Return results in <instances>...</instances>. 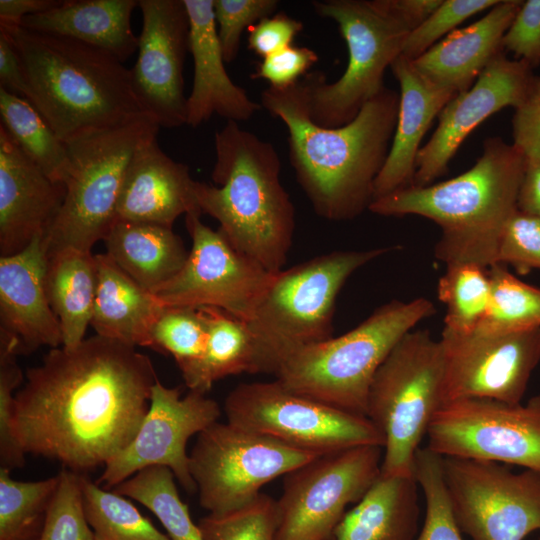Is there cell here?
I'll use <instances>...</instances> for the list:
<instances>
[{
    "mask_svg": "<svg viewBox=\"0 0 540 540\" xmlns=\"http://www.w3.org/2000/svg\"><path fill=\"white\" fill-rule=\"evenodd\" d=\"M158 380L147 355L96 334L52 348L16 391L15 439L77 473L105 466L135 437Z\"/></svg>",
    "mask_w": 540,
    "mask_h": 540,
    "instance_id": "obj_1",
    "label": "cell"
},
{
    "mask_svg": "<svg viewBox=\"0 0 540 540\" xmlns=\"http://www.w3.org/2000/svg\"><path fill=\"white\" fill-rule=\"evenodd\" d=\"M499 0H442L435 11L412 30L403 45L402 54L415 60L432 46L456 30L471 16L494 7Z\"/></svg>",
    "mask_w": 540,
    "mask_h": 540,
    "instance_id": "obj_44",
    "label": "cell"
},
{
    "mask_svg": "<svg viewBox=\"0 0 540 540\" xmlns=\"http://www.w3.org/2000/svg\"><path fill=\"white\" fill-rule=\"evenodd\" d=\"M437 285L438 299L445 305L444 329L470 334L487 315L491 299L488 269L473 263L446 266Z\"/></svg>",
    "mask_w": 540,
    "mask_h": 540,
    "instance_id": "obj_35",
    "label": "cell"
},
{
    "mask_svg": "<svg viewBox=\"0 0 540 540\" xmlns=\"http://www.w3.org/2000/svg\"><path fill=\"white\" fill-rule=\"evenodd\" d=\"M159 128L147 115L119 126L90 129L65 142L69 158L66 194L43 235L47 255L65 248L92 252L105 238L115 222L128 164Z\"/></svg>",
    "mask_w": 540,
    "mask_h": 540,
    "instance_id": "obj_8",
    "label": "cell"
},
{
    "mask_svg": "<svg viewBox=\"0 0 540 540\" xmlns=\"http://www.w3.org/2000/svg\"><path fill=\"white\" fill-rule=\"evenodd\" d=\"M207 338L201 307L166 306L152 331V350L171 355L184 375L202 358Z\"/></svg>",
    "mask_w": 540,
    "mask_h": 540,
    "instance_id": "obj_39",
    "label": "cell"
},
{
    "mask_svg": "<svg viewBox=\"0 0 540 540\" xmlns=\"http://www.w3.org/2000/svg\"><path fill=\"white\" fill-rule=\"evenodd\" d=\"M526 165L524 152L500 137L484 140L482 155L462 174L424 187L411 186L376 199L382 216L419 215L441 228L435 257L447 265L497 264L503 230L517 210Z\"/></svg>",
    "mask_w": 540,
    "mask_h": 540,
    "instance_id": "obj_3",
    "label": "cell"
},
{
    "mask_svg": "<svg viewBox=\"0 0 540 540\" xmlns=\"http://www.w3.org/2000/svg\"><path fill=\"white\" fill-rule=\"evenodd\" d=\"M319 60L311 48L291 45L263 58L251 74L252 79H263L270 87L286 88L300 81Z\"/></svg>",
    "mask_w": 540,
    "mask_h": 540,
    "instance_id": "obj_47",
    "label": "cell"
},
{
    "mask_svg": "<svg viewBox=\"0 0 540 540\" xmlns=\"http://www.w3.org/2000/svg\"><path fill=\"white\" fill-rule=\"evenodd\" d=\"M47 261L42 235L22 251L0 257V337L13 341L19 355L63 346L46 291Z\"/></svg>",
    "mask_w": 540,
    "mask_h": 540,
    "instance_id": "obj_21",
    "label": "cell"
},
{
    "mask_svg": "<svg viewBox=\"0 0 540 540\" xmlns=\"http://www.w3.org/2000/svg\"><path fill=\"white\" fill-rule=\"evenodd\" d=\"M390 68L400 87L399 110L387 158L374 183V200L414 185L423 137L457 95L426 80L403 55Z\"/></svg>",
    "mask_w": 540,
    "mask_h": 540,
    "instance_id": "obj_25",
    "label": "cell"
},
{
    "mask_svg": "<svg viewBox=\"0 0 540 540\" xmlns=\"http://www.w3.org/2000/svg\"><path fill=\"white\" fill-rule=\"evenodd\" d=\"M14 342L0 337V469L12 471L25 464V452L12 429L14 398L25 377L17 362Z\"/></svg>",
    "mask_w": 540,
    "mask_h": 540,
    "instance_id": "obj_43",
    "label": "cell"
},
{
    "mask_svg": "<svg viewBox=\"0 0 540 540\" xmlns=\"http://www.w3.org/2000/svg\"><path fill=\"white\" fill-rule=\"evenodd\" d=\"M58 482L19 481L0 469V540H36Z\"/></svg>",
    "mask_w": 540,
    "mask_h": 540,
    "instance_id": "obj_38",
    "label": "cell"
},
{
    "mask_svg": "<svg viewBox=\"0 0 540 540\" xmlns=\"http://www.w3.org/2000/svg\"><path fill=\"white\" fill-rule=\"evenodd\" d=\"M58 0H0V26H20L22 20L58 6Z\"/></svg>",
    "mask_w": 540,
    "mask_h": 540,
    "instance_id": "obj_54",
    "label": "cell"
},
{
    "mask_svg": "<svg viewBox=\"0 0 540 540\" xmlns=\"http://www.w3.org/2000/svg\"><path fill=\"white\" fill-rule=\"evenodd\" d=\"M379 2L411 32L435 11L442 0H379Z\"/></svg>",
    "mask_w": 540,
    "mask_h": 540,
    "instance_id": "obj_52",
    "label": "cell"
},
{
    "mask_svg": "<svg viewBox=\"0 0 540 540\" xmlns=\"http://www.w3.org/2000/svg\"><path fill=\"white\" fill-rule=\"evenodd\" d=\"M95 258L98 280L90 325L96 335L153 349L152 331L166 306L106 253Z\"/></svg>",
    "mask_w": 540,
    "mask_h": 540,
    "instance_id": "obj_28",
    "label": "cell"
},
{
    "mask_svg": "<svg viewBox=\"0 0 540 540\" xmlns=\"http://www.w3.org/2000/svg\"><path fill=\"white\" fill-rule=\"evenodd\" d=\"M103 241L113 262L151 293L173 279L189 255L173 228L158 224L116 220Z\"/></svg>",
    "mask_w": 540,
    "mask_h": 540,
    "instance_id": "obj_30",
    "label": "cell"
},
{
    "mask_svg": "<svg viewBox=\"0 0 540 540\" xmlns=\"http://www.w3.org/2000/svg\"><path fill=\"white\" fill-rule=\"evenodd\" d=\"M83 509L94 540H172L135 505L113 490L82 476Z\"/></svg>",
    "mask_w": 540,
    "mask_h": 540,
    "instance_id": "obj_36",
    "label": "cell"
},
{
    "mask_svg": "<svg viewBox=\"0 0 540 540\" xmlns=\"http://www.w3.org/2000/svg\"><path fill=\"white\" fill-rule=\"evenodd\" d=\"M303 23L286 13L265 17L248 29V48L262 59L291 45Z\"/></svg>",
    "mask_w": 540,
    "mask_h": 540,
    "instance_id": "obj_49",
    "label": "cell"
},
{
    "mask_svg": "<svg viewBox=\"0 0 540 540\" xmlns=\"http://www.w3.org/2000/svg\"><path fill=\"white\" fill-rule=\"evenodd\" d=\"M218 403L205 393L167 387L158 380L149 410L131 443L104 466L96 483L114 488L138 471L151 466L169 468L189 493L196 490L189 468L188 440L217 422Z\"/></svg>",
    "mask_w": 540,
    "mask_h": 540,
    "instance_id": "obj_17",
    "label": "cell"
},
{
    "mask_svg": "<svg viewBox=\"0 0 540 540\" xmlns=\"http://www.w3.org/2000/svg\"><path fill=\"white\" fill-rule=\"evenodd\" d=\"M523 1L499 0L476 22L456 29L411 60L429 82L456 94L468 90L501 52L502 39Z\"/></svg>",
    "mask_w": 540,
    "mask_h": 540,
    "instance_id": "obj_26",
    "label": "cell"
},
{
    "mask_svg": "<svg viewBox=\"0 0 540 540\" xmlns=\"http://www.w3.org/2000/svg\"><path fill=\"white\" fill-rule=\"evenodd\" d=\"M0 30L22 61L27 100L64 143L90 129L149 115L135 94L130 68L109 52L21 26Z\"/></svg>",
    "mask_w": 540,
    "mask_h": 540,
    "instance_id": "obj_4",
    "label": "cell"
},
{
    "mask_svg": "<svg viewBox=\"0 0 540 540\" xmlns=\"http://www.w3.org/2000/svg\"><path fill=\"white\" fill-rule=\"evenodd\" d=\"M278 6L277 0H214L217 36L226 63L237 57L243 31L275 14Z\"/></svg>",
    "mask_w": 540,
    "mask_h": 540,
    "instance_id": "obj_45",
    "label": "cell"
},
{
    "mask_svg": "<svg viewBox=\"0 0 540 540\" xmlns=\"http://www.w3.org/2000/svg\"><path fill=\"white\" fill-rule=\"evenodd\" d=\"M195 181L188 165L160 148L157 135L148 138L132 156L116 207V220L173 228L180 215L201 213Z\"/></svg>",
    "mask_w": 540,
    "mask_h": 540,
    "instance_id": "obj_23",
    "label": "cell"
},
{
    "mask_svg": "<svg viewBox=\"0 0 540 540\" xmlns=\"http://www.w3.org/2000/svg\"><path fill=\"white\" fill-rule=\"evenodd\" d=\"M443 403L484 398L520 403L540 362V328L486 335L443 329Z\"/></svg>",
    "mask_w": 540,
    "mask_h": 540,
    "instance_id": "obj_18",
    "label": "cell"
},
{
    "mask_svg": "<svg viewBox=\"0 0 540 540\" xmlns=\"http://www.w3.org/2000/svg\"><path fill=\"white\" fill-rule=\"evenodd\" d=\"M456 523L471 540H524L540 530V473L505 464L442 457Z\"/></svg>",
    "mask_w": 540,
    "mask_h": 540,
    "instance_id": "obj_14",
    "label": "cell"
},
{
    "mask_svg": "<svg viewBox=\"0 0 540 540\" xmlns=\"http://www.w3.org/2000/svg\"><path fill=\"white\" fill-rule=\"evenodd\" d=\"M503 50L512 52L517 60L531 68L540 63V0L521 4L502 39Z\"/></svg>",
    "mask_w": 540,
    "mask_h": 540,
    "instance_id": "obj_48",
    "label": "cell"
},
{
    "mask_svg": "<svg viewBox=\"0 0 540 540\" xmlns=\"http://www.w3.org/2000/svg\"><path fill=\"white\" fill-rule=\"evenodd\" d=\"M0 87L27 99L28 85L20 56L8 38L0 30Z\"/></svg>",
    "mask_w": 540,
    "mask_h": 540,
    "instance_id": "obj_51",
    "label": "cell"
},
{
    "mask_svg": "<svg viewBox=\"0 0 540 540\" xmlns=\"http://www.w3.org/2000/svg\"><path fill=\"white\" fill-rule=\"evenodd\" d=\"M142 30L130 68L133 88L160 127L186 124L184 62L189 51V16L183 0H139Z\"/></svg>",
    "mask_w": 540,
    "mask_h": 540,
    "instance_id": "obj_19",
    "label": "cell"
},
{
    "mask_svg": "<svg viewBox=\"0 0 540 540\" xmlns=\"http://www.w3.org/2000/svg\"><path fill=\"white\" fill-rule=\"evenodd\" d=\"M535 76L521 60L499 53L475 83L457 94L438 115V125L416 158L414 185L424 187L444 176L466 137L499 110L520 107L528 96Z\"/></svg>",
    "mask_w": 540,
    "mask_h": 540,
    "instance_id": "obj_20",
    "label": "cell"
},
{
    "mask_svg": "<svg viewBox=\"0 0 540 540\" xmlns=\"http://www.w3.org/2000/svg\"><path fill=\"white\" fill-rule=\"evenodd\" d=\"M419 485L413 475L380 474L347 511L332 540H415Z\"/></svg>",
    "mask_w": 540,
    "mask_h": 540,
    "instance_id": "obj_29",
    "label": "cell"
},
{
    "mask_svg": "<svg viewBox=\"0 0 540 540\" xmlns=\"http://www.w3.org/2000/svg\"><path fill=\"white\" fill-rule=\"evenodd\" d=\"M540 540V539H539Z\"/></svg>",
    "mask_w": 540,
    "mask_h": 540,
    "instance_id": "obj_55",
    "label": "cell"
},
{
    "mask_svg": "<svg viewBox=\"0 0 540 540\" xmlns=\"http://www.w3.org/2000/svg\"><path fill=\"white\" fill-rule=\"evenodd\" d=\"M497 264L511 265L522 275L540 269V216L513 213L500 239Z\"/></svg>",
    "mask_w": 540,
    "mask_h": 540,
    "instance_id": "obj_46",
    "label": "cell"
},
{
    "mask_svg": "<svg viewBox=\"0 0 540 540\" xmlns=\"http://www.w3.org/2000/svg\"><path fill=\"white\" fill-rule=\"evenodd\" d=\"M491 299L476 333L495 335L540 328V288L523 282L506 265L488 268Z\"/></svg>",
    "mask_w": 540,
    "mask_h": 540,
    "instance_id": "obj_37",
    "label": "cell"
},
{
    "mask_svg": "<svg viewBox=\"0 0 540 540\" xmlns=\"http://www.w3.org/2000/svg\"><path fill=\"white\" fill-rule=\"evenodd\" d=\"M208 338L202 358L182 378L189 390L207 393L220 379L257 374V352L247 322L221 309L201 307Z\"/></svg>",
    "mask_w": 540,
    "mask_h": 540,
    "instance_id": "obj_32",
    "label": "cell"
},
{
    "mask_svg": "<svg viewBox=\"0 0 540 540\" xmlns=\"http://www.w3.org/2000/svg\"><path fill=\"white\" fill-rule=\"evenodd\" d=\"M260 100L287 128L290 164L315 213L346 221L369 210L394 135L399 92L385 87L338 127L314 122L303 78L286 88L269 86Z\"/></svg>",
    "mask_w": 540,
    "mask_h": 540,
    "instance_id": "obj_2",
    "label": "cell"
},
{
    "mask_svg": "<svg viewBox=\"0 0 540 540\" xmlns=\"http://www.w3.org/2000/svg\"><path fill=\"white\" fill-rule=\"evenodd\" d=\"M214 147V184L195 181L201 212L218 221L234 248L278 273L292 246L295 208L277 150L234 121L215 132Z\"/></svg>",
    "mask_w": 540,
    "mask_h": 540,
    "instance_id": "obj_5",
    "label": "cell"
},
{
    "mask_svg": "<svg viewBox=\"0 0 540 540\" xmlns=\"http://www.w3.org/2000/svg\"><path fill=\"white\" fill-rule=\"evenodd\" d=\"M185 215L192 240L182 270L153 294L165 306L214 307L248 321L272 284L271 273L234 248L223 233Z\"/></svg>",
    "mask_w": 540,
    "mask_h": 540,
    "instance_id": "obj_16",
    "label": "cell"
},
{
    "mask_svg": "<svg viewBox=\"0 0 540 540\" xmlns=\"http://www.w3.org/2000/svg\"><path fill=\"white\" fill-rule=\"evenodd\" d=\"M312 6L316 14L337 23L348 49L346 69L336 81L327 82L320 71L303 77L314 122L338 127L385 88V71L402 54L410 29L379 0H322Z\"/></svg>",
    "mask_w": 540,
    "mask_h": 540,
    "instance_id": "obj_10",
    "label": "cell"
},
{
    "mask_svg": "<svg viewBox=\"0 0 540 540\" xmlns=\"http://www.w3.org/2000/svg\"><path fill=\"white\" fill-rule=\"evenodd\" d=\"M443 352L428 330L395 345L372 380L366 416L384 437L382 475H413L415 455L442 401Z\"/></svg>",
    "mask_w": 540,
    "mask_h": 540,
    "instance_id": "obj_9",
    "label": "cell"
},
{
    "mask_svg": "<svg viewBox=\"0 0 540 540\" xmlns=\"http://www.w3.org/2000/svg\"><path fill=\"white\" fill-rule=\"evenodd\" d=\"M82 476L64 468L36 540H94L86 520L82 498Z\"/></svg>",
    "mask_w": 540,
    "mask_h": 540,
    "instance_id": "obj_42",
    "label": "cell"
},
{
    "mask_svg": "<svg viewBox=\"0 0 540 540\" xmlns=\"http://www.w3.org/2000/svg\"><path fill=\"white\" fill-rule=\"evenodd\" d=\"M512 135L526 159L540 160V76H535L525 101L515 109Z\"/></svg>",
    "mask_w": 540,
    "mask_h": 540,
    "instance_id": "obj_50",
    "label": "cell"
},
{
    "mask_svg": "<svg viewBox=\"0 0 540 540\" xmlns=\"http://www.w3.org/2000/svg\"><path fill=\"white\" fill-rule=\"evenodd\" d=\"M317 456L217 421L197 435L189 468L200 505L210 514H223L250 503L265 484Z\"/></svg>",
    "mask_w": 540,
    "mask_h": 540,
    "instance_id": "obj_12",
    "label": "cell"
},
{
    "mask_svg": "<svg viewBox=\"0 0 540 540\" xmlns=\"http://www.w3.org/2000/svg\"><path fill=\"white\" fill-rule=\"evenodd\" d=\"M383 447L361 445L320 455L283 476L276 540H332L348 505L381 474Z\"/></svg>",
    "mask_w": 540,
    "mask_h": 540,
    "instance_id": "obj_13",
    "label": "cell"
},
{
    "mask_svg": "<svg viewBox=\"0 0 540 540\" xmlns=\"http://www.w3.org/2000/svg\"><path fill=\"white\" fill-rule=\"evenodd\" d=\"M224 412L235 426L319 456L361 445L384 446L368 417L296 393L276 379L239 384L227 395Z\"/></svg>",
    "mask_w": 540,
    "mask_h": 540,
    "instance_id": "obj_11",
    "label": "cell"
},
{
    "mask_svg": "<svg viewBox=\"0 0 540 540\" xmlns=\"http://www.w3.org/2000/svg\"><path fill=\"white\" fill-rule=\"evenodd\" d=\"M175 475L164 466L144 468L112 490L153 512L172 540H203L198 524L181 500Z\"/></svg>",
    "mask_w": 540,
    "mask_h": 540,
    "instance_id": "obj_34",
    "label": "cell"
},
{
    "mask_svg": "<svg viewBox=\"0 0 540 540\" xmlns=\"http://www.w3.org/2000/svg\"><path fill=\"white\" fill-rule=\"evenodd\" d=\"M66 194L0 125V253L16 254L44 235Z\"/></svg>",
    "mask_w": 540,
    "mask_h": 540,
    "instance_id": "obj_22",
    "label": "cell"
},
{
    "mask_svg": "<svg viewBox=\"0 0 540 540\" xmlns=\"http://www.w3.org/2000/svg\"><path fill=\"white\" fill-rule=\"evenodd\" d=\"M413 476L425 498V518L415 540H463L445 488L442 456L427 447L415 455Z\"/></svg>",
    "mask_w": 540,
    "mask_h": 540,
    "instance_id": "obj_40",
    "label": "cell"
},
{
    "mask_svg": "<svg viewBox=\"0 0 540 540\" xmlns=\"http://www.w3.org/2000/svg\"><path fill=\"white\" fill-rule=\"evenodd\" d=\"M203 540H276V501L260 493L250 503L198 522Z\"/></svg>",
    "mask_w": 540,
    "mask_h": 540,
    "instance_id": "obj_41",
    "label": "cell"
},
{
    "mask_svg": "<svg viewBox=\"0 0 540 540\" xmlns=\"http://www.w3.org/2000/svg\"><path fill=\"white\" fill-rule=\"evenodd\" d=\"M1 124L15 144L53 181L64 183L69 170L65 143L26 99L0 87Z\"/></svg>",
    "mask_w": 540,
    "mask_h": 540,
    "instance_id": "obj_33",
    "label": "cell"
},
{
    "mask_svg": "<svg viewBox=\"0 0 540 540\" xmlns=\"http://www.w3.org/2000/svg\"><path fill=\"white\" fill-rule=\"evenodd\" d=\"M517 209L540 216V160L526 159L517 198Z\"/></svg>",
    "mask_w": 540,
    "mask_h": 540,
    "instance_id": "obj_53",
    "label": "cell"
},
{
    "mask_svg": "<svg viewBox=\"0 0 540 540\" xmlns=\"http://www.w3.org/2000/svg\"><path fill=\"white\" fill-rule=\"evenodd\" d=\"M442 457L493 461L540 473V395L527 403L465 398L443 403L427 430Z\"/></svg>",
    "mask_w": 540,
    "mask_h": 540,
    "instance_id": "obj_15",
    "label": "cell"
},
{
    "mask_svg": "<svg viewBox=\"0 0 540 540\" xmlns=\"http://www.w3.org/2000/svg\"><path fill=\"white\" fill-rule=\"evenodd\" d=\"M183 2L189 16V52L194 64L186 124L198 127L214 114L234 122L252 118L262 107L226 71L217 36L214 0Z\"/></svg>",
    "mask_w": 540,
    "mask_h": 540,
    "instance_id": "obj_24",
    "label": "cell"
},
{
    "mask_svg": "<svg viewBox=\"0 0 540 540\" xmlns=\"http://www.w3.org/2000/svg\"><path fill=\"white\" fill-rule=\"evenodd\" d=\"M97 280L96 258L92 252L65 248L48 254L46 291L61 327L64 347H76L85 339Z\"/></svg>",
    "mask_w": 540,
    "mask_h": 540,
    "instance_id": "obj_31",
    "label": "cell"
},
{
    "mask_svg": "<svg viewBox=\"0 0 540 540\" xmlns=\"http://www.w3.org/2000/svg\"><path fill=\"white\" fill-rule=\"evenodd\" d=\"M137 6L135 0H66L25 17L20 26L86 43L124 62L138 48V36L131 27Z\"/></svg>",
    "mask_w": 540,
    "mask_h": 540,
    "instance_id": "obj_27",
    "label": "cell"
},
{
    "mask_svg": "<svg viewBox=\"0 0 540 540\" xmlns=\"http://www.w3.org/2000/svg\"><path fill=\"white\" fill-rule=\"evenodd\" d=\"M435 312L424 297L389 301L345 334L300 349L274 376L296 393L366 416L378 368L405 334Z\"/></svg>",
    "mask_w": 540,
    "mask_h": 540,
    "instance_id": "obj_6",
    "label": "cell"
},
{
    "mask_svg": "<svg viewBox=\"0 0 540 540\" xmlns=\"http://www.w3.org/2000/svg\"><path fill=\"white\" fill-rule=\"evenodd\" d=\"M395 248L332 251L276 273L246 321L256 346L258 373L275 375L300 349L332 338L336 300L345 282Z\"/></svg>",
    "mask_w": 540,
    "mask_h": 540,
    "instance_id": "obj_7",
    "label": "cell"
}]
</instances>
